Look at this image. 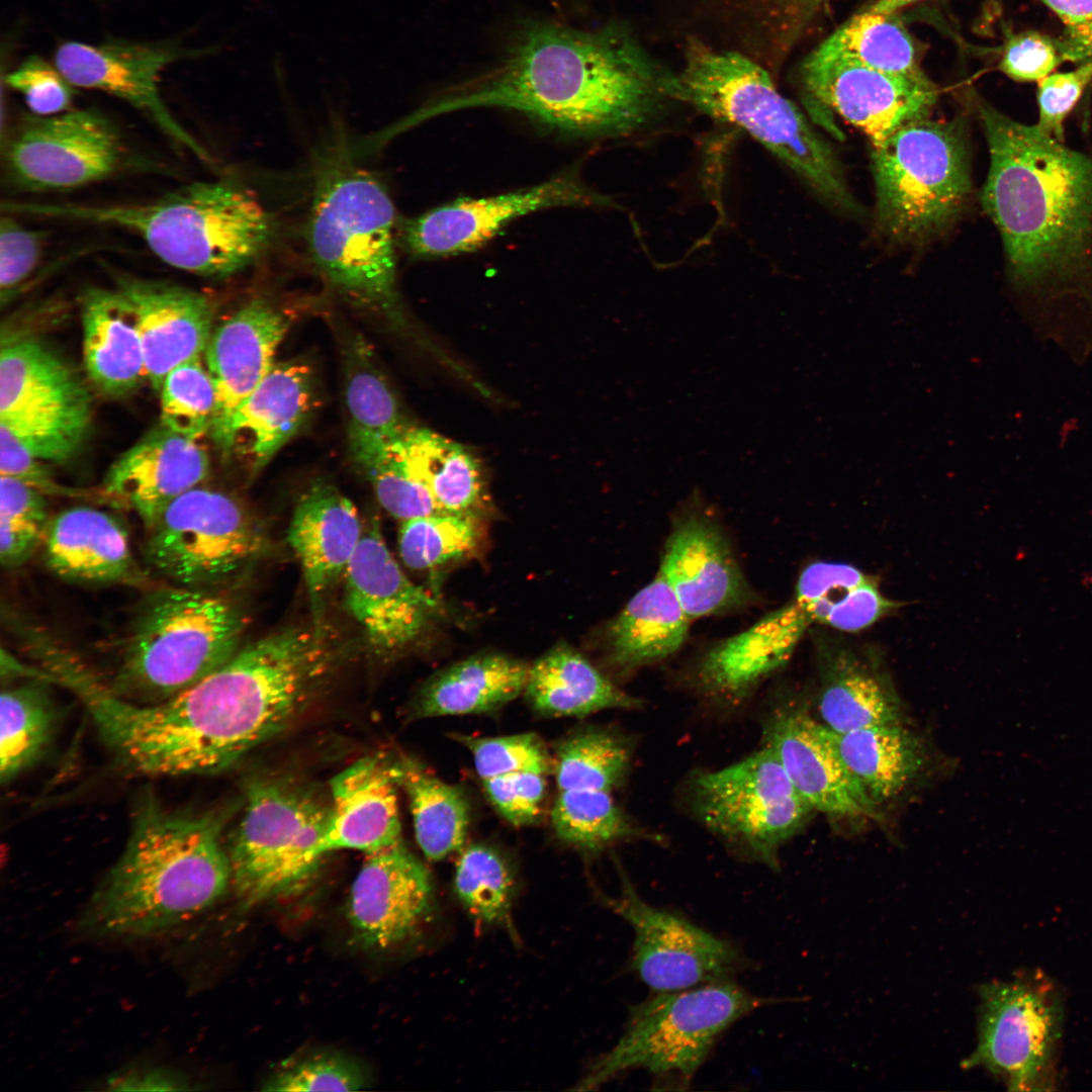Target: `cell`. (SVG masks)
<instances>
[{
  "label": "cell",
  "instance_id": "obj_10",
  "mask_svg": "<svg viewBox=\"0 0 1092 1092\" xmlns=\"http://www.w3.org/2000/svg\"><path fill=\"white\" fill-rule=\"evenodd\" d=\"M769 1004L730 980L656 992L630 1011L617 1043L592 1066L578 1090L641 1069L663 1084L687 1087L719 1036L734 1022Z\"/></svg>",
  "mask_w": 1092,
  "mask_h": 1092
},
{
  "label": "cell",
  "instance_id": "obj_3",
  "mask_svg": "<svg viewBox=\"0 0 1092 1092\" xmlns=\"http://www.w3.org/2000/svg\"><path fill=\"white\" fill-rule=\"evenodd\" d=\"M977 107L990 154L982 203L1010 285L1036 304L1092 308V154Z\"/></svg>",
  "mask_w": 1092,
  "mask_h": 1092
},
{
  "label": "cell",
  "instance_id": "obj_48",
  "mask_svg": "<svg viewBox=\"0 0 1092 1092\" xmlns=\"http://www.w3.org/2000/svg\"><path fill=\"white\" fill-rule=\"evenodd\" d=\"M353 460L370 479L381 506L403 520L442 512L430 492L415 480L389 452L386 443L369 436L350 435Z\"/></svg>",
  "mask_w": 1092,
  "mask_h": 1092
},
{
  "label": "cell",
  "instance_id": "obj_4",
  "mask_svg": "<svg viewBox=\"0 0 1092 1092\" xmlns=\"http://www.w3.org/2000/svg\"><path fill=\"white\" fill-rule=\"evenodd\" d=\"M224 819L218 812H171L145 797L121 856L83 913V929L98 936H148L215 903L232 884L221 842Z\"/></svg>",
  "mask_w": 1092,
  "mask_h": 1092
},
{
  "label": "cell",
  "instance_id": "obj_16",
  "mask_svg": "<svg viewBox=\"0 0 1092 1092\" xmlns=\"http://www.w3.org/2000/svg\"><path fill=\"white\" fill-rule=\"evenodd\" d=\"M603 898L632 927V969L655 993L729 980L745 965L729 941L649 904L622 874L620 893Z\"/></svg>",
  "mask_w": 1092,
  "mask_h": 1092
},
{
  "label": "cell",
  "instance_id": "obj_25",
  "mask_svg": "<svg viewBox=\"0 0 1092 1092\" xmlns=\"http://www.w3.org/2000/svg\"><path fill=\"white\" fill-rule=\"evenodd\" d=\"M115 282L135 316L147 380L159 391L174 367L204 354L212 333L211 302L200 292L169 282L121 274Z\"/></svg>",
  "mask_w": 1092,
  "mask_h": 1092
},
{
  "label": "cell",
  "instance_id": "obj_60",
  "mask_svg": "<svg viewBox=\"0 0 1092 1092\" xmlns=\"http://www.w3.org/2000/svg\"><path fill=\"white\" fill-rule=\"evenodd\" d=\"M828 0H771L790 32L801 31L825 6Z\"/></svg>",
  "mask_w": 1092,
  "mask_h": 1092
},
{
  "label": "cell",
  "instance_id": "obj_12",
  "mask_svg": "<svg viewBox=\"0 0 1092 1092\" xmlns=\"http://www.w3.org/2000/svg\"><path fill=\"white\" fill-rule=\"evenodd\" d=\"M696 817L744 856L769 868L815 809L794 787L774 751L760 750L689 786Z\"/></svg>",
  "mask_w": 1092,
  "mask_h": 1092
},
{
  "label": "cell",
  "instance_id": "obj_44",
  "mask_svg": "<svg viewBox=\"0 0 1092 1092\" xmlns=\"http://www.w3.org/2000/svg\"><path fill=\"white\" fill-rule=\"evenodd\" d=\"M551 823L559 839L590 851L618 841L648 837L607 791H560L551 811Z\"/></svg>",
  "mask_w": 1092,
  "mask_h": 1092
},
{
  "label": "cell",
  "instance_id": "obj_22",
  "mask_svg": "<svg viewBox=\"0 0 1092 1092\" xmlns=\"http://www.w3.org/2000/svg\"><path fill=\"white\" fill-rule=\"evenodd\" d=\"M175 49L141 43L64 42L55 66L71 85L118 97L145 112L168 136L202 160L208 154L172 116L159 92L164 69L177 61Z\"/></svg>",
  "mask_w": 1092,
  "mask_h": 1092
},
{
  "label": "cell",
  "instance_id": "obj_32",
  "mask_svg": "<svg viewBox=\"0 0 1092 1092\" xmlns=\"http://www.w3.org/2000/svg\"><path fill=\"white\" fill-rule=\"evenodd\" d=\"M821 687L818 710L834 733L901 722L897 696L877 654L840 636L815 637Z\"/></svg>",
  "mask_w": 1092,
  "mask_h": 1092
},
{
  "label": "cell",
  "instance_id": "obj_58",
  "mask_svg": "<svg viewBox=\"0 0 1092 1092\" xmlns=\"http://www.w3.org/2000/svg\"><path fill=\"white\" fill-rule=\"evenodd\" d=\"M43 461L0 425V475L15 478L42 494L77 496L83 493L57 482Z\"/></svg>",
  "mask_w": 1092,
  "mask_h": 1092
},
{
  "label": "cell",
  "instance_id": "obj_39",
  "mask_svg": "<svg viewBox=\"0 0 1092 1092\" xmlns=\"http://www.w3.org/2000/svg\"><path fill=\"white\" fill-rule=\"evenodd\" d=\"M832 733L846 767L876 804L898 796L925 763L922 742L902 722Z\"/></svg>",
  "mask_w": 1092,
  "mask_h": 1092
},
{
  "label": "cell",
  "instance_id": "obj_33",
  "mask_svg": "<svg viewBox=\"0 0 1092 1092\" xmlns=\"http://www.w3.org/2000/svg\"><path fill=\"white\" fill-rule=\"evenodd\" d=\"M363 530L354 504L329 483H314L299 498L288 541L301 564L316 620L326 594L345 574Z\"/></svg>",
  "mask_w": 1092,
  "mask_h": 1092
},
{
  "label": "cell",
  "instance_id": "obj_15",
  "mask_svg": "<svg viewBox=\"0 0 1092 1092\" xmlns=\"http://www.w3.org/2000/svg\"><path fill=\"white\" fill-rule=\"evenodd\" d=\"M91 395L74 370L38 340L9 337L0 350V424L32 443L57 447L83 437Z\"/></svg>",
  "mask_w": 1092,
  "mask_h": 1092
},
{
  "label": "cell",
  "instance_id": "obj_7",
  "mask_svg": "<svg viewBox=\"0 0 1092 1092\" xmlns=\"http://www.w3.org/2000/svg\"><path fill=\"white\" fill-rule=\"evenodd\" d=\"M243 627L226 598L176 584L154 588L121 639L108 688L141 704L172 698L226 662Z\"/></svg>",
  "mask_w": 1092,
  "mask_h": 1092
},
{
  "label": "cell",
  "instance_id": "obj_55",
  "mask_svg": "<svg viewBox=\"0 0 1092 1092\" xmlns=\"http://www.w3.org/2000/svg\"><path fill=\"white\" fill-rule=\"evenodd\" d=\"M488 800L515 826L534 823L545 797L544 775L514 772L482 780Z\"/></svg>",
  "mask_w": 1092,
  "mask_h": 1092
},
{
  "label": "cell",
  "instance_id": "obj_9",
  "mask_svg": "<svg viewBox=\"0 0 1092 1092\" xmlns=\"http://www.w3.org/2000/svg\"><path fill=\"white\" fill-rule=\"evenodd\" d=\"M877 221L889 239L921 242L945 232L972 194L969 144L962 121H910L873 146Z\"/></svg>",
  "mask_w": 1092,
  "mask_h": 1092
},
{
  "label": "cell",
  "instance_id": "obj_46",
  "mask_svg": "<svg viewBox=\"0 0 1092 1092\" xmlns=\"http://www.w3.org/2000/svg\"><path fill=\"white\" fill-rule=\"evenodd\" d=\"M478 515L439 512L403 520L398 532L399 553L417 570L432 569L473 551L482 530Z\"/></svg>",
  "mask_w": 1092,
  "mask_h": 1092
},
{
  "label": "cell",
  "instance_id": "obj_50",
  "mask_svg": "<svg viewBox=\"0 0 1092 1092\" xmlns=\"http://www.w3.org/2000/svg\"><path fill=\"white\" fill-rule=\"evenodd\" d=\"M49 514L44 494L0 475V560L4 567L24 563L40 546Z\"/></svg>",
  "mask_w": 1092,
  "mask_h": 1092
},
{
  "label": "cell",
  "instance_id": "obj_42",
  "mask_svg": "<svg viewBox=\"0 0 1092 1092\" xmlns=\"http://www.w3.org/2000/svg\"><path fill=\"white\" fill-rule=\"evenodd\" d=\"M345 359L349 435L375 437L385 443L394 440L408 425L372 350L356 338L348 345Z\"/></svg>",
  "mask_w": 1092,
  "mask_h": 1092
},
{
  "label": "cell",
  "instance_id": "obj_54",
  "mask_svg": "<svg viewBox=\"0 0 1092 1092\" xmlns=\"http://www.w3.org/2000/svg\"><path fill=\"white\" fill-rule=\"evenodd\" d=\"M1092 81V60L1078 68L1048 75L1038 81L1037 128L1044 134L1064 142V123Z\"/></svg>",
  "mask_w": 1092,
  "mask_h": 1092
},
{
  "label": "cell",
  "instance_id": "obj_26",
  "mask_svg": "<svg viewBox=\"0 0 1092 1092\" xmlns=\"http://www.w3.org/2000/svg\"><path fill=\"white\" fill-rule=\"evenodd\" d=\"M814 623L809 604L794 595L784 607L710 649L698 668L700 688L728 704L745 700L790 659Z\"/></svg>",
  "mask_w": 1092,
  "mask_h": 1092
},
{
  "label": "cell",
  "instance_id": "obj_34",
  "mask_svg": "<svg viewBox=\"0 0 1092 1092\" xmlns=\"http://www.w3.org/2000/svg\"><path fill=\"white\" fill-rule=\"evenodd\" d=\"M84 365L104 395L120 397L147 380L135 316L116 289L90 288L81 304Z\"/></svg>",
  "mask_w": 1092,
  "mask_h": 1092
},
{
  "label": "cell",
  "instance_id": "obj_5",
  "mask_svg": "<svg viewBox=\"0 0 1092 1092\" xmlns=\"http://www.w3.org/2000/svg\"><path fill=\"white\" fill-rule=\"evenodd\" d=\"M17 214L118 226L138 235L166 264L228 277L269 247L274 224L258 198L230 181H200L138 204L15 202Z\"/></svg>",
  "mask_w": 1092,
  "mask_h": 1092
},
{
  "label": "cell",
  "instance_id": "obj_53",
  "mask_svg": "<svg viewBox=\"0 0 1092 1092\" xmlns=\"http://www.w3.org/2000/svg\"><path fill=\"white\" fill-rule=\"evenodd\" d=\"M6 82L23 96L30 111L37 116L69 110L73 97L71 83L56 66L41 58L26 59L7 75Z\"/></svg>",
  "mask_w": 1092,
  "mask_h": 1092
},
{
  "label": "cell",
  "instance_id": "obj_31",
  "mask_svg": "<svg viewBox=\"0 0 1092 1092\" xmlns=\"http://www.w3.org/2000/svg\"><path fill=\"white\" fill-rule=\"evenodd\" d=\"M40 545L47 566L64 579L128 585L146 581L126 529L107 512L83 506L66 509L49 519Z\"/></svg>",
  "mask_w": 1092,
  "mask_h": 1092
},
{
  "label": "cell",
  "instance_id": "obj_40",
  "mask_svg": "<svg viewBox=\"0 0 1092 1092\" xmlns=\"http://www.w3.org/2000/svg\"><path fill=\"white\" fill-rule=\"evenodd\" d=\"M394 762L398 784L408 799L416 839L425 856L436 861L460 851L470 822L465 794L411 756L401 755Z\"/></svg>",
  "mask_w": 1092,
  "mask_h": 1092
},
{
  "label": "cell",
  "instance_id": "obj_43",
  "mask_svg": "<svg viewBox=\"0 0 1092 1092\" xmlns=\"http://www.w3.org/2000/svg\"><path fill=\"white\" fill-rule=\"evenodd\" d=\"M631 754L629 744L611 731L587 728L575 732L558 745L553 759L559 791L611 792L626 778Z\"/></svg>",
  "mask_w": 1092,
  "mask_h": 1092
},
{
  "label": "cell",
  "instance_id": "obj_17",
  "mask_svg": "<svg viewBox=\"0 0 1092 1092\" xmlns=\"http://www.w3.org/2000/svg\"><path fill=\"white\" fill-rule=\"evenodd\" d=\"M801 84L811 107L821 105L877 145L902 125L929 116L938 98L927 78L890 74L822 42L803 61Z\"/></svg>",
  "mask_w": 1092,
  "mask_h": 1092
},
{
  "label": "cell",
  "instance_id": "obj_6",
  "mask_svg": "<svg viewBox=\"0 0 1092 1092\" xmlns=\"http://www.w3.org/2000/svg\"><path fill=\"white\" fill-rule=\"evenodd\" d=\"M666 88L671 100L744 130L825 201L858 210L830 146L748 57L692 42L679 71L668 73Z\"/></svg>",
  "mask_w": 1092,
  "mask_h": 1092
},
{
  "label": "cell",
  "instance_id": "obj_45",
  "mask_svg": "<svg viewBox=\"0 0 1092 1092\" xmlns=\"http://www.w3.org/2000/svg\"><path fill=\"white\" fill-rule=\"evenodd\" d=\"M823 42L871 68L913 78L926 77L911 36L892 15L864 11Z\"/></svg>",
  "mask_w": 1092,
  "mask_h": 1092
},
{
  "label": "cell",
  "instance_id": "obj_41",
  "mask_svg": "<svg viewBox=\"0 0 1092 1092\" xmlns=\"http://www.w3.org/2000/svg\"><path fill=\"white\" fill-rule=\"evenodd\" d=\"M0 777L12 781L44 753L54 737L58 712L41 686L8 688L0 701Z\"/></svg>",
  "mask_w": 1092,
  "mask_h": 1092
},
{
  "label": "cell",
  "instance_id": "obj_18",
  "mask_svg": "<svg viewBox=\"0 0 1092 1092\" xmlns=\"http://www.w3.org/2000/svg\"><path fill=\"white\" fill-rule=\"evenodd\" d=\"M123 149L102 114L83 109L30 118L5 153L13 182L29 191H61L110 176Z\"/></svg>",
  "mask_w": 1092,
  "mask_h": 1092
},
{
  "label": "cell",
  "instance_id": "obj_8",
  "mask_svg": "<svg viewBox=\"0 0 1092 1092\" xmlns=\"http://www.w3.org/2000/svg\"><path fill=\"white\" fill-rule=\"evenodd\" d=\"M394 225L393 203L372 174L341 158L323 168L306 224L309 257L343 297L397 323Z\"/></svg>",
  "mask_w": 1092,
  "mask_h": 1092
},
{
  "label": "cell",
  "instance_id": "obj_11",
  "mask_svg": "<svg viewBox=\"0 0 1092 1092\" xmlns=\"http://www.w3.org/2000/svg\"><path fill=\"white\" fill-rule=\"evenodd\" d=\"M330 806L298 784L278 778L251 782L232 833V885L243 907L299 889L327 854L322 845Z\"/></svg>",
  "mask_w": 1092,
  "mask_h": 1092
},
{
  "label": "cell",
  "instance_id": "obj_28",
  "mask_svg": "<svg viewBox=\"0 0 1092 1092\" xmlns=\"http://www.w3.org/2000/svg\"><path fill=\"white\" fill-rule=\"evenodd\" d=\"M284 314L263 299L249 301L210 336L204 352L215 389L210 435L215 442L238 405L274 365L277 347L287 333Z\"/></svg>",
  "mask_w": 1092,
  "mask_h": 1092
},
{
  "label": "cell",
  "instance_id": "obj_51",
  "mask_svg": "<svg viewBox=\"0 0 1092 1092\" xmlns=\"http://www.w3.org/2000/svg\"><path fill=\"white\" fill-rule=\"evenodd\" d=\"M452 736L471 752L475 769L482 780L514 772L545 775L553 763L546 745L534 733L499 737Z\"/></svg>",
  "mask_w": 1092,
  "mask_h": 1092
},
{
  "label": "cell",
  "instance_id": "obj_62",
  "mask_svg": "<svg viewBox=\"0 0 1092 1092\" xmlns=\"http://www.w3.org/2000/svg\"><path fill=\"white\" fill-rule=\"evenodd\" d=\"M1066 25V30L1085 24L1092 18V0H1041Z\"/></svg>",
  "mask_w": 1092,
  "mask_h": 1092
},
{
  "label": "cell",
  "instance_id": "obj_56",
  "mask_svg": "<svg viewBox=\"0 0 1092 1092\" xmlns=\"http://www.w3.org/2000/svg\"><path fill=\"white\" fill-rule=\"evenodd\" d=\"M44 235L18 223L13 217L2 216L0 222V291L1 301H7L36 267L43 247Z\"/></svg>",
  "mask_w": 1092,
  "mask_h": 1092
},
{
  "label": "cell",
  "instance_id": "obj_35",
  "mask_svg": "<svg viewBox=\"0 0 1092 1092\" xmlns=\"http://www.w3.org/2000/svg\"><path fill=\"white\" fill-rule=\"evenodd\" d=\"M386 446L442 512L478 515L485 505L482 470L461 444L429 429L408 426Z\"/></svg>",
  "mask_w": 1092,
  "mask_h": 1092
},
{
  "label": "cell",
  "instance_id": "obj_38",
  "mask_svg": "<svg viewBox=\"0 0 1092 1092\" xmlns=\"http://www.w3.org/2000/svg\"><path fill=\"white\" fill-rule=\"evenodd\" d=\"M524 693L536 712L552 717H584L641 706L640 700L619 689L567 646L551 649L530 665Z\"/></svg>",
  "mask_w": 1092,
  "mask_h": 1092
},
{
  "label": "cell",
  "instance_id": "obj_14",
  "mask_svg": "<svg viewBox=\"0 0 1092 1092\" xmlns=\"http://www.w3.org/2000/svg\"><path fill=\"white\" fill-rule=\"evenodd\" d=\"M979 1040L964 1068H985L1010 1090L1042 1089L1061 1035L1059 996L1043 979L991 982L980 989Z\"/></svg>",
  "mask_w": 1092,
  "mask_h": 1092
},
{
  "label": "cell",
  "instance_id": "obj_52",
  "mask_svg": "<svg viewBox=\"0 0 1092 1092\" xmlns=\"http://www.w3.org/2000/svg\"><path fill=\"white\" fill-rule=\"evenodd\" d=\"M363 1071L352 1061L316 1053L286 1061L265 1084V1091H357L364 1087Z\"/></svg>",
  "mask_w": 1092,
  "mask_h": 1092
},
{
  "label": "cell",
  "instance_id": "obj_27",
  "mask_svg": "<svg viewBox=\"0 0 1092 1092\" xmlns=\"http://www.w3.org/2000/svg\"><path fill=\"white\" fill-rule=\"evenodd\" d=\"M208 468L198 441L160 425L112 463L103 491L134 511L148 528L174 499L198 486Z\"/></svg>",
  "mask_w": 1092,
  "mask_h": 1092
},
{
  "label": "cell",
  "instance_id": "obj_47",
  "mask_svg": "<svg viewBox=\"0 0 1092 1092\" xmlns=\"http://www.w3.org/2000/svg\"><path fill=\"white\" fill-rule=\"evenodd\" d=\"M454 891L467 912L486 924L511 926L514 881L508 864L492 848L472 844L457 859Z\"/></svg>",
  "mask_w": 1092,
  "mask_h": 1092
},
{
  "label": "cell",
  "instance_id": "obj_20",
  "mask_svg": "<svg viewBox=\"0 0 1092 1092\" xmlns=\"http://www.w3.org/2000/svg\"><path fill=\"white\" fill-rule=\"evenodd\" d=\"M344 575L346 606L381 654L413 643L438 609L437 601L402 572L373 521Z\"/></svg>",
  "mask_w": 1092,
  "mask_h": 1092
},
{
  "label": "cell",
  "instance_id": "obj_57",
  "mask_svg": "<svg viewBox=\"0 0 1092 1092\" xmlns=\"http://www.w3.org/2000/svg\"><path fill=\"white\" fill-rule=\"evenodd\" d=\"M1064 61L1061 39L1037 31H1025L1011 35L1007 40L999 68L1015 81L1030 82L1046 77Z\"/></svg>",
  "mask_w": 1092,
  "mask_h": 1092
},
{
  "label": "cell",
  "instance_id": "obj_63",
  "mask_svg": "<svg viewBox=\"0 0 1092 1092\" xmlns=\"http://www.w3.org/2000/svg\"><path fill=\"white\" fill-rule=\"evenodd\" d=\"M918 1L920 0H877L867 11L876 14L892 15L903 7Z\"/></svg>",
  "mask_w": 1092,
  "mask_h": 1092
},
{
  "label": "cell",
  "instance_id": "obj_19",
  "mask_svg": "<svg viewBox=\"0 0 1092 1092\" xmlns=\"http://www.w3.org/2000/svg\"><path fill=\"white\" fill-rule=\"evenodd\" d=\"M574 176L484 198H462L405 221L401 240L418 257H441L477 249L512 220L553 206L608 205Z\"/></svg>",
  "mask_w": 1092,
  "mask_h": 1092
},
{
  "label": "cell",
  "instance_id": "obj_36",
  "mask_svg": "<svg viewBox=\"0 0 1092 1092\" xmlns=\"http://www.w3.org/2000/svg\"><path fill=\"white\" fill-rule=\"evenodd\" d=\"M530 665L502 654H482L430 679L410 712L413 719L493 712L524 693Z\"/></svg>",
  "mask_w": 1092,
  "mask_h": 1092
},
{
  "label": "cell",
  "instance_id": "obj_49",
  "mask_svg": "<svg viewBox=\"0 0 1092 1092\" xmlns=\"http://www.w3.org/2000/svg\"><path fill=\"white\" fill-rule=\"evenodd\" d=\"M161 393V425L190 440L210 433L215 389L201 357L174 367L164 378Z\"/></svg>",
  "mask_w": 1092,
  "mask_h": 1092
},
{
  "label": "cell",
  "instance_id": "obj_23",
  "mask_svg": "<svg viewBox=\"0 0 1092 1092\" xmlns=\"http://www.w3.org/2000/svg\"><path fill=\"white\" fill-rule=\"evenodd\" d=\"M764 745L815 811L836 817H875L877 804L846 767L832 731L801 707H782L768 717Z\"/></svg>",
  "mask_w": 1092,
  "mask_h": 1092
},
{
  "label": "cell",
  "instance_id": "obj_37",
  "mask_svg": "<svg viewBox=\"0 0 1092 1092\" xmlns=\"http://www.w3.org/2000/svg\"><path fill=\"white\" fill-rule=\"evenodd\" d=\"M690 622L674 592L657 573L610 625L612 664L631 671L665 659L684 644Z\"/></svg>",
  "mask_w": 1092,
  "mask_h": 1092
},
{
  "label": "cell",
  "instance_id": "obj_61",
  "mask_svg": "<svg viewBox=\"0 0 1092 1092\" xmlns=\"http://www.w3.org/2000/svg\"><path fill=\"white\" fill-rule=\"evenodd\" d=\"M1061 41L1065 61L1083 63L1092 60V18L1083 25L1066 30Z\"/></svg>",
  "mask_w": 1092,
  "mask_h": 1092
},
{
  "label": "cell",
  "instance_id": "obj_1",
  "mask_svg": "<svg viewBox=\"0 0 1092 1092\" xmlns=\"http://www.w3.org/2000/svg\"><path fill=\"white\" fill-rule=\"evenodd\" d=\"M332 662L320 629L272 633L172 698L122 703L114 721L117 742L142 775L218 772L285 729Z\"/></svg>",
  "mask_w": 1092,
  "mask_h": 1092
},
{
  "label": "cell",
  "instance_id": "obj_59",
  "mask_svg": "<svg viewBox=\"0 0 1092 1092\" xmlns=\"http://www.w3.org/2000/svg\"><path fill=\"white\" fill-rule=\"evenodd\" d=\"M107 1084L110 1090L168 1091L185 1090L187 1081L178 1073L165 1069L131 1070L112 1077Z\"/></svg>",
  "mask_w": 1092,
  "mask_h": 1092
},
{
  "label": "cell",
  "instance_id": "obj_21",
  "mask_svg": "<svg viewBox=\"0 0 1092 1092\" xmlns=\"http://www.w3.org/2000/svg\"><path fill=\"white\" fill-rule=\"evenodd\" d=\"M429 872L402 839L365 853L352 884L347 915L356 939L384 949L411 938L431 914Z\"/></svg>",
  "mask_w": 1092,
  "mask_h": 1092
},
{
  "label": "cell",
  "instance_id": "obj_29",
  "mask_svg": "<svg viewBox=\"0 0 1092 1092\" xmlns=\"http://www.w3.org/2000/svg\"><path fill=\"white\" fill-rule=\"evenodd\" d=\"M314 400L310 368L299 361L274 363L232 415L214 442L222 455L243 448L255 472L263 469L302 427Z\"/></svg>",
  "mask_w": 1092,
  "mask_h": 1092
},
{
  "label": "cell",
  "instance_id": "obj_13",
  "mask_svg": "<svg viewBox=\"0 0 1092 1092\" xmlns=\"http://www.w3.org/2000/svg\"><path fill=\"white\" fill-rule=\"evenodd\" d=\"M148 565L172 584L217 582L263 549L259 528L230 495L196 486L174 499L146 528Z\"/></svg>",
  "mask_w": 1092,
  "mask_h": 1092
},
{
  "label": "cell",
  "instance_id": "obj_2",
  "mask_svg": "<svg viewBox=\"0 0 1092 1092\" xmlns=\"http://www.w3.org/2000/svg\"><path fill=\"white\" fill-rule=\"evenodd\" d=\"M666 77L616 29L535 23L500 64L447 89L398 128L465 108L500 107L575 135H626L654 121L671 100Z\"/></svg>",
  "mask_w": 1092,
  "mask_h": 1092
},
{
  "label": "cell",
  "instance_id": "obj_30",
  "mask_svg": "<svg viewBox=\"0 0 1092 1092\" xmlns=\"http://www.w3.org/2000/svg\"><path fill=\"white\" fill-rule=\"evenodd\" d=\"M332 803L322 840L326 853L356 849L365 853L401 840L394 761L367 755L331 781Z\"/></svg>",
  "mask_w": 1092,
  "mask_h": 1092
},
{
  "label": "cell",
  "instance_id": "obj_24",
  "mask_svg": "<svg viewBox=\"0 0 1092 1092\" xmlns=\"http://www.w3.org/2000/svg\"><path fill=\"white\" fill-rule=\"evenodd\" d=\"M658 573L691 621L743 606L751 597L726 535L700 514L672 526Z\"/></svg>",
  "mask_w": 1092,
  "mask_h": 1092
}]
</instances>
